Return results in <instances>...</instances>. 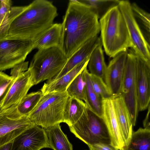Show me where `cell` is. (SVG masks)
I'll list each match as a JSON object with an SVG mask.
<instances>
[{
  "instance_id": "obj_2",
  "label": "cell",
  "mask_w": 150,
  "mask_h": 150,
  "mask_svg": "<svg viewBox=\"0 0 150 150\" xmlns=\"http://www.w3.org/2000/svg\"><path fill=\"white\" fill-rule=\"evenodd\" d=\"M57 9L50 1L35 0L28 5L18 6L7 35L32 40L54 24Z\"/></svg>"
},
{
  "instance_id": "obj_18",
  "label": "cell",
  "mask_w": 150,
  "mask_h": 150,
  "mask_svg": "<svg viewBox=\"0 0 150 150\" xmlns=\"http://www.w3.org/2000/svg\"><path fill=\"white\" fill-rule=\"evenodd\" d=\"M89 58L77 65L60 78L55 80L47 81L44 83L40 91L42 94L66 91L67 88L74 78L87 66Z\"/></svg>"
},
{
  "instance_id": "obj_7",
  "label": "cell",
  "mask_w": 150,
  "mask_h": 150,
  "mask_svg": "<svg viewBox=\"0 0 150 150\" xmlns=\"http://www.w3.org/2000/svg\"><path fill=\"white\" fill-rule=\"evenodd\" d=\"M33 50L31 40L8 35L0 38V71L24 62Z\"/></svg>"
},
{
  "instance_id": "obj_14",
  "label": "cell",
  "mask_w": 150,
  "mask_h": 150,
  "mask_svg": "<svg viewBox=\"0 0 150 150\" xmlns=\"http://www.w3.org/2000/svg\"><path fill=\"white\" fill-rule=\"evenodd\" d=\"M102 118L108 131L110 144L119 150H126L112 97L102 100Z\"/></svg>"
},
{
  "instance_id": "obj_30",
  "label": "cell",
  "mask_w": 150,
  "mask_h": 150,
  "mask_svg": "<svg viewBox=\"0 0 150 150\" xmlns=\"http://www.w3.org/2000/svg\"><path fill=\"white\" fill-rule=\"evenodd\" d=\"M11 76L0 71V102L14 80Z\"/></svg>"
},
{
  "instance_id": "obj_26",
  "label": "cell",
  "mask_w": 150,
  "mask_h": 150,
  "mask_svg": "<svg viewBox=\"0 0 150 150\" xmlns=\"http://www.w3.org/2000/svg\"><path fill=\"white\" fill-rule=\"evenodd\" d=\"M83 5L91 8L98 19L102 18L110 9L118 5V0H79Z\"/></svg>"
},
{
  "instance_id": "obj_4",
  "label": "cell",
  "mask_w": 150,
  "mask_h": 150,
  "mask_svg": "<svg viewBox=\"0 0 150 150\" xmlns=\"http://www.w3.org/2000/svg\"><path fill=\"white\" fill-rule=\"evenodd\" d=\"M68 97L66 91L43 94L28 117L35 125L44 129L63 122L64 111Z\"/></svg>"
},
{
  "instance_id": "obj_20",
  "label": "cell",
  "mask_w": 150,
  "mask_h": 150,
  "mask_svg": "<svg viewBox=\"0 0 150 150\" xmlns=\"http://www.w3.org/2000/svg\"><path fill=\"white\" fill-rule=\"evenodd\" d=\"M60 124L44 129L49 147L53 150H73L72 145L62 130Z\"/></svg>"
},
{
  "instance_id": "obj_8",
  "label": "cell",
  "mask_w": 150,
  "mask_h": 150,
  "mask_svg": "<svg viewBox=\"0 0 150 150\" xmlns=\"http://www.w3.org/2000/svg\"><path fill=\"white\" fill-rule=\"evenodd\" d=\"M125 71L120 94L129 110L133 126H135L139 111L136 81V56L133 50H127Z\"/></svg>"
},
{
  "instance_id": "obj_24",
  "label": "cell",
  "mask_w": 150,
  "mask_h": 150,
  "mask_svg": "<svg viewBox=\"0 0 150 150\" xmlns=\"http://www.w3.org/2000/svg\"><path fill=\"white\" fill-rule=\"evenodd\" d=\"M85 67L74 78L66 91L69 96L83 100L84 102L86 100V82L85 74Z\"/></svg>"
},
{
  "instance_id": "obj_3",
  "label": "cell",
  "mask_w": 150,
  "mask_h": 150,
  "mask_svg": "<svg viewBox=\"0 0 150 150\" xmlns=\"http://www.w3.org/2000/svg\"><path fill=\"white\" fill-rule=\"evenodd\" d=\"M99 21L100 38L106 54L113 58L132 48L126 23L118 5L110 9Z\"/></svg>"
},
{
  "instance_id": "obj_25",
  "label": "cell",
  "mask_w": 150,
  "mask_h": 150,
  "mask_svg": "<svg viewBox=\"0 0 150 150\" xmlns=\"http://www.w3.org/2000/svg\"><path fill=\"white\" fill-rule=\"evenodd\" d=\"M127 150H150V129L141 127L133 131Z\"/></svg>"
},
{
  "instance_id": "obj_29",
  "label": "cell",
  "mask_w": 150,
  "mask_h": 150,
  "mask_svg": "<svg viewBox=\"0 0 150 150\" xmlns=\"http://www.w3.org/2000/svg\"><path fill=\"white\" fill-rule=\"evenodd\" d=\"M90 76L93 89L99 97L103 100L112 97L102 78L90 74Z\"/></svg>"
},
{
  "instance_id": "obj_9",
  "label": "cell",
  "mask_w": 150,
  "mask_h": 150,
  "mask_svg": "<svg viewBox=\"0 0 150 150\" xmlns=\"http://www.w3.org/2000/svg\"><path fill=\"white\" fill-rule=\"evenodd\" d=\"M35 125L27 116L19 112L17 107L0 110V147Z\"/></svg>"
},
{
  "instance_id": "obj_21",
  "label": "cell",
  "mask_w": 150,
  "mask_h": 150,
  "mask_svg": "<svg viewBox=\"0 0 150 150\" xmlns=\"http://www.w3.org/2000/svg\"><path fill=\"white\" fill-rule=\"evenodd\" d=\"M88 108L83 100L68 96L64 108L63 122L69 127L76 123Z\"/></svg>"
},
{
  "instance_id": "obj_31",
  "label": "cell",
  "mask_w": 150,
  "mask_h": 150,
  "mask_svg": "<svg viewBox=\"0 0 150 150\" xmlns=\"http://www.w3.org/2000/svg\"><path fill=\"white\" fill-rule=\"evenodd\" d=\"M11 0H0V27L5 23L12 7Z\"/></svg>"
},
{
  "instance_id": "obj_23",
  "label": "cell",
  "mask_w": 150,
  "mask_h": 150,
  "mask_svg": "<svg viewBox=\"0 0 150 150\" xmlns=\"http://www.w3.org/2000/svg\"><path fill=\"white\" fill-rule=\"evenodd\" d=\"M85 74L86 82L85 103L88 109L98 116L101 117L102 100L94 91L90 79V74L87 69L85 68Z\"/></svg>"
},
{
  "instance_id": "obj_34",
  "label": "cell",
  "mask_w": 150,
  "mask_h": 150,
  "mask_svg": "<svg viewBox=\"0 0 150 150\" xmlns=\"http://www.w3.org/2000/svg\"><path fill=\"white\" fill-rule=\"evenodd\" d=\"M148 112L146 117L143 122L144 128L150 129V124L149 121V113L150 111V105L148 106Z\"/></svg>"
},
{
  "instance_id": "obj_22",
  "label": "cell",
  "mask_w": 150,
  "mask_h": 150,
  "mask_svg": "<svg viewBox=\"0 0 150 150\" xmlns=\"http://www.w3.org/2000/svg\"><path fill=\"white\" fill-rule=\"evenodd\" d=\"M102 42L95 48L91 55L87 66L89 73L103 80L107 66L105 62Z\"/></svg>"
},
{
  "instance_id": "obj_32",
  "label": "cell",
  "mask_w": 150,
  "mask_h": 150,
  "mask_svg": "<svg viewBox=\"0 0 150 150\" xmlns=\"http://www.w3.org/2000/svg\"><path fill=\"white\" fill-rule=\"evenodd\" d=\"M28 62L24 61L15 65L11 70V76L14 79L17 78L28 70Z\"/></svg>"
},
{
  "instance_id": "obj_6",
  "label": "cell",
  "mask_w": 150,
  "mask_h": 150,
  "mask_svg": "<svg viewBox=\"0 0 150 150\" xmlns=\"http://www.w3.org/2000/svg\"><path fill=\"white\" fill-rule=\"evenodd\" d=\"M69 128L76 137L88 146L97 143L110 144L109 133L102 118L88 108Z\"/></svg>"
},
{
  "instance_id": "obj_36",
  "label": "cell",
  "mask_w": 150,
  "mask_h": 150,
  "mask_svg": "<svg viewBox=\"0 0 150 150\" xmlns=\"http://www.w3.org/2000/svg\"></svg>"
},
{
  "instance_id": "obj_27",
  "label": "cell",
  "mask_w": 150,
  "mask_h": 150,
  "mask_svg": "<svg viewBox=\"0 0 150 150\" xmlns=\"http://www.w3.org/2000/svg\"><path fill=\"white\" fill-rule=\"evenodd\" d=\"M42 94L40 91L27 94L17 107L19 112L28 117L35 107Z\"/></svg>"
},
{
  "instance_id": "obj_35",
  "label": "cell",
  "mask_w": 150,
  "mask_h": 150,
  "mask_svg": "<svg viewBox=\"0 0 150 150\" xmlns=\"http://www.w3.org/2000/svg\"><path fill=\"white\" fill-rule=\"evenodd\" d=\"M12 142L0 147V150H10Z\"/></svg>"
},
{
  "instance_id": "obj_28",
  "label": "cell",
  "mask_w": 150,
  "mask_h": 150,
  "mask_svg": "<svg viewBox=\"0 0 150 150\" xmlns=\"http://www.w3.org/2000/svg\"><path fill=\"white\" fill-rule=\"evenodd\" d=\"M132 10L136 21L138 20L143 29L146 39L149 44L150 14L140 7L136 3L131 4Z\"/></svg>"
},
{
  "instance_id": "obj_5",
  "label": "cell",
  "mask_w": 150,
  "mask_h": 150,
  "mask_svg": "<svg viewBox=\"0 0 150 150\" xmlns=\"http://www.w3.org/2000/svg\"><path fill=\"white\" fill-rule=\"evenodd\" d=\"M68 58L59 47L38 50L30 63L35 85L53 79L62 70Z\"/></svg>"
},
{
  "instance_id": "obj_11",
  "label": "cell",
  "mask_w": 150,
  "mask_h": 150,
  "mask_svg": "<svg viewBox=\"0 0 150 150\" xmlns=\"http://www.w3.org/2000/svg\"><path fill=\"white\" fill-rule=\"evenodd\" d=\"M34 85L33 72L28 68L14 79L0 102V110L17 107L30 89Z\"/></svg>"
},
{
  "instance_id": "obj_12",
  "label": "cell",
  "mask_w": 150,
  "mask_h": 150,
  "mask_svg": "<svg viewBox=\"0 0 150 150\" xmlns=\"http://www.w3.org/2000/svg\"><path fill=\"white\" fill-rule=\"evenodd\" d=\"M45 148H49L45 130L35 125L13 139L10 150H40Z\"/></svg>"
},
{
  "instance_id": "obj_17",
  "label": "cell",
  "mask_w": 150,
  "mask_h": 150,
  "mask_svg": "<svg viewBox=\"0 0 150 150\" xmlns=\"http://www.w3.org/2000/svg\"><path fill=\"white\" fill-rule=\"evenodd\" d=\"M113 102L126 150L133 132V124L129 110L120 94L112 97Z\"/></svg>"
},
{
  "instance_id": "obj_19",
  "label": "cell",
  "mask_w": 150,
  "mask_h": 150,
  "mask_svg": "<svg viewBox=\"0 0 150 150\" xmlns=\"http://www.w3.org/2000/svg\"><path fill=\"white\" fill-rule=\"evenodd\" d=\"M62 32L61 23H54L32 40L33 49L55 46L61 48Z\"/></svg>"
},
{
  "instance_id": "obj_15",
  "label": "cell",
  "mask_w": 150,
  "mask_h": 150,
  "mask_svg": "<svg viewBox=\"0 0 150 150\" xmlns=\"http://www.w3.org/2000/svg\"><path fill=\"white\" fill-rule=\"evenodd\" d=\"M136 81L139 111L146 110L150 105V63L146 62L136 54Z\"/></svg>"
},
{
  "instance_id": "obj_13",
  "label": "cell",
  "mask_w": 150,
  "mask_h": 150,
  "mask_svg": "<svg viewBox=\"0 0 150 150\" xmlns=\"http://www.w3.org/2000/svg\"><path fill=\"white\" fill-rule=\"evenodd\" d=\"M127 52V50L118 53L107 66L104 81L112 97L120 94Z\"/></svg>"
},
{
  "instance_id": "obj_33",
  "label": "cell",
  "mask_w": 150,
  "mask_h": 150,
  "mask_svg": "<svg viewBox=\"0 0 150 150\" xmlns=\"http://www.w3.org/2000/svg\"><path fill=\"white\" fill-rule=\"evenodd\" d=\"M88 146L89 150H119L111 144L97 143Z\"/></svg>"
},
{
  "instance_id": "obj_16",
  "label": "cell",
  "mask_w": 150,
  "mask_h": 150,
  "mask_svg": "<svg viewBox=\"0 0 150 150\" xmlns=\"http://www.w3.org/2000/svg\"><path fill=\"white\" fill-rule=\"evenodd\" d=\"M101 42L100 37L96 35L88 40L68 59L60 72L52 79H57L67 74L77 65L90 58L96 47Z\"/></svg>"
},
{
  "instance_id": "obj_10",
  "label": "cell",
  "mask_w": 150,
  "mask_h": 150,
  "mask_svg": "<svg viewBox=\"0 0 150 150\" xmlns=\"http://www.w3.org/2000/svg\"><path fill=\"white\" fill-rule=\"evenodd\" d=\"M118 6L125 20L135 54L150 63V46L133 15L131 4L127 0H119Z\"/></svg>"
},
{
  "instance_id": "obj_1",
  "label": "cell",
  "mask_w": 150,
  "mask_h": 150,
  "mask_svg": "<svg viewBox=\"0 0 150 150\" xmlns=\"http://www.w3.org/2000/svg\"><path fill=\"white\" fill-rule=\"evenodd\" d=\"M98 18L90 8L77 0L69 1L62 24L61 48L68 59L100 32Z\"/></svg>"
}]
</instances>
